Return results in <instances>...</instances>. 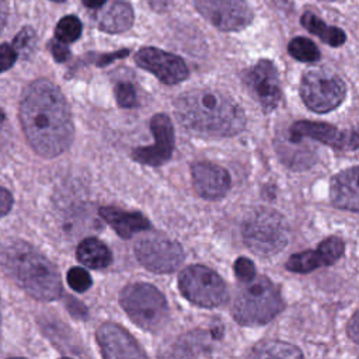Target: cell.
Returning a JSON list of instances; mask_svg holds the SVG:
<instances>
[{
  "label": "cell",
  "instance_id": "4",
  "mask_svg": "<svg viewBox=\"0 0 359 359\" xmlns=\"http://www.w3.org/2000/svg\"><path fill=\"white\" fill-rule=\"evenodd\" d=\"M231 303L234 320L243 325H262L283 310L279 287L266 276L243 282Z\"/></svg>",
  "mask_w": 359,
  "mask_h": 359
},
{
  "label": "cell",
  "instance_id": "40",
  "mask_svg": "<svg viewBox=\"0 0 359 359\" xmlns=\"http://www.w3.org/2000/svg\"><path fill=\"white\" fill-rule=\"evenodd\" d=\"M4 119H6V116H4V112L0 109V128H1V125H3V122H4Z\"/></svg>",
  "mask_w": 359,
  "mask_h": 359
},
{
  "label": "cell",
  "instance_id": "20",
  "mask_svg": "<svg viewBox=\"0 0 359 359\" xmlns=\"http://www.w3.org/2000/svg\"><path fill=\"white\" fill-rule=\"evenodd\" d=\"M133 24V11L128 3L115 1L100 17L98 27L105 32H122Z\"/></svg>",
  "mask_w": 359,
  "mask_h": 359
},
{
  "label": "cell",
  "instance_id": "17",
  "mask_svg": "<svg viewBox=\"0 0 359 359\" xmlns=\"http://www.w3.org/2000/svg\"><path fill=\"white\" fill-rule=\"evenodd\" d=\"M331 202L335 208L359 212L358 167H351L334 175L330 187Z\"/></svg>",
  "mask_w": 359,
  "mask_h": 359
},
{
  "label": "cell",
  "instance_id": "26",
  "mask_svg": "<svg viewBox=\"0 0 359 359\" xmlns=\"http://www.w3.org/2000/svg\"><path fill=\"white\" fill-rule=\"evenodd\" d=\"M344 250H345L344 241L337 236H331L324 241H321L316 251L323 265H332L341 258V255L344 254Z\"/></svg>",
  "mask_w": 359,
  "mask_h": 359
},
{
  "label": "cell",
  "instance_id": "11",
  "mask_svg": "<svg viewBox=\"0 0 359 359\" xmlns=\"http://www.w3.org/2000/svg\"><path fill=\"white\" fill-rule=\"evenodd\" d=\"M199 13L223 31H238L252 20L245 0H195Z\"/></svg>",
  "mask_w": 359,
  "mask_h": 359
},
{
  "label": "cell",
  "instance_id": "1",
  "mask_svg": "<svg viewBox=\"0 0 359 359\" xmlns=\"http://www.w3.org/2000/svg\"><path fill=\"white\" fill-rule=\"evenodd\" d=\"M20 121L31 147L42 157H56L73 142L70 108L59 87L49 80H35L25 88Z\"/></svg>",
  "mask_w": 359,
  "mask_h": 359
},
{
  "label": "cell",
  "instance_id": "30",
  "mask_svg": "<svg viewBox=\"0 0 359 359\" xmlns=\"http://www.w3.org/2000/svg\"><path fill=\"white\" fill-rule=\"evenodd\" d=\"M34 42H35V32L31 29V28H24L22 31L18 32V35L14 38V49L18 55L20 53H24L27 55L32 46H34Z\"/></svg>",
  "mask_w": 359,
  "mask_h": 359
},
{
  "label": "cell",
  "instance_id": "22",
  "mask_svg": "<svg viewBox=\"0 0 359 359\" xmlns=\"http://www.w3.org/2000/svg\"><path fill=\"white\" fill-rule=\"evenodd\" d=\"M212 337H220L219 334L216 335L215 331L213 332H205V331H198V332H191L188 335H185L182 338L181 342H178V346L175 348L177 352L174 353L175 356H178V353L182 349H187L181 353V356H196V355H208L210 345H209V339Z\"/></svg>",
  "mask_w": 359,
  "mask_h": 359
},
{
  "label": "cell",
  "instance_id": "18",
  "mask_svg": "<svg viewBox=\"0 0 359 359\" xmlns=\"http://www.w3.org/2000/svg\"><path fill=\"white\" fill-rule=\"evenodd\" d=\"M100 215L122 238H130L133 234L150 227L149 220L140 212H128L112 206H104L100 209Z\"/></svg>",
  "mask_w": 359,
  "mask_h": 359
},
{
  "label": "cell",
  "instance_id": "37",
  "mask_svg": "<svg viewBox=\"0 0 359 359\" xmlns=\"http://www.w3.org/2000/svg\"><path fill=\"white\" fill-rule=\"evenodd\" d=\"M348 331H351V338L355 342H358V314L356 313L352 316V320L348 325Z\"/></svg>",
  "mask_w": 359,
  "mask_h": 359
},
{
  "label": "cell",
  "instance_id": "28",
  "mask_svg": "<svg viewBox=\"0 0 359 359\" xmlns=\"http://www.w3.org/2000/svg\"><path fill=\"white\" fill-rule=\"evenodd\" d=\"M67 283L73 290L83 293L91 287L93 280L86 269L80 266H73L67 272Z\"/></svg>",
  "mask_w": 359,
  "mask_h": 359
},
{
  "label": "cell",
  "instance_id": "34",
  "mask_svg": "<svg viewBox=\"0 0 359 359\" xmlns=\"http://www.w3.org/2000/svg\"><path fill=\"white\" fill-rule=\"evenodd\" d=\"M13 195L3 187H0V217L7 215L13 206Z\"/></svg>",
  "mask_w": 359,
  "mask_h": 359
},
{
  "label": "cell",
  "instance_id": "32",
  "mask_svg": "<svg viewBox=\"0 0 359 359\" xmlns=\"http://www.w3.org/2000/svg\"><path fill=\"white\" fill-rule=\"evenodd\" d=\"M17 60L15 49L8 43L0 45V73L8 70Z\"/></svg>",
  "mask_w": 359,
  "mask_h": 359
},
{
  "label": "cell",
  "instance_id": "13",
  "mask_svg": "<svg viewBox=\"0 0 359 359\" xmlns=\"http://www.w3.org/2000/svg\"><path fill=\"white\" fill-rule=\"evenodd\" d=\"M135 60L142 69L168 86L178 84L188 77V67L181 57L157 48H142Z\"/></svg>",
  "mask_w": 359,
  "mask_h": 359
},
{
  "label": "cell",
  "instance_id": "2",
  "mask_svg": "<svg viewBox=\"0 0 359 359\" xmlns=\"http://www.w3.org/2000/svg\"><path fill=\"white\" fill-rule=\"evenodd\" d=\"M177 119L189 130L209 136H233L245 128L238 102L216 90H194L174 102Z\"/></svg>",
  "mask_w": 359,
  "mask_h": 359
},
{
  "label": "cell",
  "instance_id": "5",
  "mask_svg": "<svg viewBox=\"0 0 359 359\" xmlns=\"http://www.w3.org/2000/svg\"><path fill=\"white\" fill-rule=\"evenodd\" d=\"M243 238L254 254L271 257L286 247L289 226L279 212L261 206L251 210L245 217Z\"/></svg>",
  "mask_w": 359,
  "mask_h": 359
},
{
  "label": "cell",
  "instance_id": "36",
  "mask_svg": "<svg viewBox=\"0 0 359 359\" xmlns=\"http://www.w3.org/2000/svg\"><path fill=\"white\" fill-rule=\"evenodd\" d=\"M69 302L70 303H67L66 306L69 307V310L72 311V314L73 316H79V317H86V307L80 303V302H77V300H74V299H69Z\"/></svg>",
  "mask_w": 359,
  "mask_h": 359
},
{
  "label": "cell",
  "instance_id": "24",
  "mask_svg": "<svg viewBox=\"0 0 359 359\" xmlns=\"http://www.w3.org/2000/svg\"><path fill=\"white\" fill-rule=\"evenodd\" d=\"M321 265L323 264H321V259H320L317 251H313V250H307V251L293 254L286 262V268L289 271L297 272V273L311 272V271L317 269Z\"/></svg>",
  "mask_w": 359,
  "mask_h": 359
},
{
  "label": "cell",
  "instance_id": "15",
  "mask_svg": "<svg viewBox=\"0 0 359 359\" xmlns=\"http://www.w3.org/2000/svg\"><path fill=\"white\" fill-rule=\"evenodd\" d=\"M290 136L293 137H310L324 144L337 149L355 150L358 147V135L355 130L345 132L338 128L324 123V122H311V121H299L290 126Z\"/></svg>",
  "mask_w": 359,
  "mask_h": 359
},
{
  "label": "cell",
  "instance_id": "29",
  "mask_svg": "<svg viewBox=\"0 0 359 359\" xmlns=\"http://www.w3.org/2000/svg\"><path fill=\"white\" fill-rule=\"evenodd\" d=\"M115 97H116L119 107H122V108H132L136 105V90L128 81H122V83L116 84Z\"/></svg>",
  "mask_w": 359,
  "mask_h": 359
},
{
  "label": "cell",
  "instance_id": "39",
  "mask_svg": "<svg viewBox=\"0 0 359 359\" xmlns=\"http://www.w3.org/2000/svg\"><path fill=\"white\" fill-rule=\"evenodd\" d=\"M105 1H107V0H83L84 6L88 7V8H98V7L104 6Z\"/></svg>",
  "mask_w": 359,
  "mask_h": 359
},
{
  "label": "cell",
  "instance_id": "8",
  "mask_svg": "<svg viewBox=\"0 0 359 359\" xmlns=\"http://www.w3.org/2000/svg\"><path fill=\"white\" fill-rule=\"evenodd\" d=\"M300 95L307 108L324 114L335 109L344 101L346 87L335 73L325 69H311L302 79Z\"/></svg>",
  "mask_w": 359,
  "mask_h": 359
},
{
  "label": "cell",
  "instance_id": "9",
  "mask_svg": "<svg viewBox=\"0 0 359 359\" xmlns=\"http://www.w3.org/2000/svg\"><path fill=\"white\" fill-rule=\"evenodd\" d=\"M135 254L146 269L157 273L172 272L184 261L181 245L161 236L140 238L135 244Z\"/></svg>",
  "mask_w": 359,
  "mask_h": 359
},
{
  "label": "cell",
  "instance_id": "7",
  "mask_svg": "<svg viewBox=\"0 0 359 359\" xmlns=\"http://www.w3.org/2000/svg\"><path fill=\"white\" fill-rule=\"evenodd\" d=\"M178 287L185 299L202 307H217L229 299L224 280L215 271L203 265L185 268L180 273Z\"/></svg>",
  "mask_w": 359,
  "mask_h": 359
},
{
  "label": "cell",
  "instance_id": "23",
  "mask_svg": "<svg viewBox=\"0 0 359 359\" xmlns=\"http://www.w3.org/2000/svg\"><path fill=\"white\" fill-rule=\"evenodd\" d=\"M250 355L257 358H287V359L303 356V353L296 346L282 341H265L257 345Z\"/></svg>",
  "mask_w": 359,
  "mask_h": 359
},
{
  "label": "cell",
  "instance_id": "21",
  "mask_svg": "<svg viewBox=\"0 0 359 359\" xmlns=\"http://www.w3.org/2000/svg\"><path fill=\"white\" fill-rule=\"evenodd\" d=\"M300 21H302V25L307 31L317 35L318 38H321V41L327 42L331 46H341L346 39L345 32L341 28L325 25V22L323 20H320L316 14H313L310 11L304 13L302 15Z\"/></svg>",
  "mask_w": 359,
  "mask_h": 359
},
{
  "label": "cell",
  "instance_id": "25",
  "mask_svg": "<svg viewBox=\"0 0 359 359\" xmlns=\"http://www.w3.org/2000/svg\"><path fill=\"white\" fill-rule=\"evenodd\" d=\"M289 53L300 62H316L320 59V50L313 41L304 36H296L289 42Z\"/></svg>",
  "mask_w": 359,
  "mask_h": 359
},
{
  "label": "cell",
  "instance_id": "14",
  "mask_svg": "<svg viewBox=\"0 0 359 359\" xmlns=\"http://www.w3.org/2000/svg\"><path fill=\"white\" fill-rule=\"evenodd\" d=\"M97 342L107 359L146 358V353L128 331L114 323H104L97 328Z\"/></svg>",
  "mask_w": 359,
  "mask_h": 359
},
{
  "label": "cell",
  "instance_id": "35",
  "mask_svg": "<svg viewBox=\"0 0 359 359\" xmlns=\"http://www.w3.org/2000/svg\"><path fill=\"white\" fill-rule=\"evenodd\" d=\"M128 53H129V50H128V49H122V50H118V52H115V53L102 55V56L97 60V65H98V66H105V65L111 63V62H112V60H115V59L125 57Z\"/></svg>",
  "mask_w": 359,
  "mask_h": 359
},
{
  "label": "cell",
  "instance_id": "38",
  "mask_svg": "<svg viewBox=\"0 0 359 359\" xmlns=\"http://www.w3.org/2000/svg\"><path fill=\"white\" fill-rule=\"evenodd\" d=\"M7 21V3L6 0H0V32L3 31Z\"/></svg>",
  "mask_w": 359,
  "mask_h": 359
},
{
  "label": "cell",
  "instance_id": "33",
  "mask_svg": "<svg viewBox=\"0 0 359 359\" xmlns=\"http://www.w3.org/2000/svg\"><path fill=\"white\" fill-rule=\"evenodd\" d=\"M50 52L55 57L56 62H66L70 56V50L69 48L66 46L65 42H60V41H52L50 42Z\"/></svg>",
  "mask_w": 359,
  "mask_h": 359
},
{
  "label": "cell",
  "instance_id": "41",
  "mask_svg": "<svg viewBox=\"0 0 359 359\" xmlns=\"http://www.w3.org/2000/svg\"><path fill=\"white\" fill-rule=\"evenodd\" d=\"M52 1H65V0H52Z\"/></svg>",
  "mask_w": 359,
  "mask_h": 359
},
{
  "label": "cell",
  "instance_id": "16",
  "mask_svg": "<svg viewBox=\"0 0 359 359\" xmlns=\"http://www.w3.org/2000/svg\"><path fill=\"white\" fill-rule=\"evenodd\" d=\"M194 187L198 194L205 199H220L223 198L231 184L229 172L210 161H199L192 165Z\"/></svg>",
  "mask_w": 359,
  "mask_h": 359
},
{
  "label": "cell",
  "instance_id": "10",
  "mask_svg": "<svg viewBox=\"0 0 359 359\" xmlns=\"http://www.w3.org/2000/svg\"><path fill=\"white\" fill-rule=\"evenodd\" d=\"M243 81L265 112L273 111L282 97L279 74L271 60L262 59L243 74Z\"/></svg>",
  "mask_w": 359,
  "mask_h": 359
},
{
  "label": "cell",
  "instance_id": "19",
  "mask_svg": "<svg viewBox=\"0 0 359 359\" xmlns=\"http://www.w3.org/2000/svg\"><path fill=\"white\" fill-rule=\"evenodd\" d=\"M76 254L83 265L90 266L93 269L107 268L112 261V254L109 248L102 241L94 237L84 238L79 244Z\"/></svg>",
  "mask_w": 359,
  "mask_h": 359
},
{
  "label": "cell",
  "instance_id": "12",
  "mask_svg": "<svg viewBox=\"0 0 359 359\" xmlns=\"http://www.w3.org/2000/svg\"><path fill=\"white\" fill-rule=\"evenodd\" d=\"M150 130L154 136L153 144L135 149L132 158L140 164L158 167L167 163L172 154L174 128L165 114H156L150 121Z\"/></svg>",
  "mask_w": 359,
  "mask_h": 359
},
{
  "label": "cell",
  "instance_id": "3",
  "mask_svg": "<svg viewBox=\"0 0 359 359\" xmlns=\"http://www.w3.org/2000/svg\"><path fill=\"white\" fill-rule=\"evenodd\" d=\"M0 265L20 287L38 300H55L62 294L55 265L24 240L8 238L0 244Z\"/></svg>",
  "mask_w": 359,
  "mask_h": 359
},
{
  "label": "cell",
  "instance_id": "6",
  "mask_svg": "<svg viewBox=\"0 0 359 359\" xmlns=\"http://www.w3.org/2000/svg\"><path fill=\"white\" fill-rule=\"evenodd\" d=\"M119 303L133 323L146 331H158L168 318V306L164 294L153 285L135 282L125 286Z\"/></svg>",
  "mask_w": 359,
  "mask_h": 359
},
{
  "label": "cell",
  "instance_id": "42",
  "mask_svg": "<svg viewBox=\"0 0 359 359\" xmlns=\"http://www.w3.org/2000/svg\"><path fill=\"white\" fill-rule=\"evenodd\" d=\"M327 1H339V0H327Z\"/></svg>",
  "mask_w": 359,
  "mask_h": 359
},
{
  "label": "cell",
  "instance_id": "31",
  "mask_svg": "<svg viewBox=\"0 0 359 359\" xmlns=\"http://www.w3.org/2000/svg\"><path fill=\"white\" fill-rule=\"evenodd\" d=\"M234 273L241 282H247L255 276V266L251 259L240 257L234 262Z\"/></svg>",
  "mask_w": 359,
  "mask_h": 359
},
{
  "label": "cell",
  "instance_id": "27",
  "mask_svg": "<svg viewBox=\"0 0 359 359\" xmlns=\"http://www.w3.org/2000/svg\"><path fill=\"white\" fill-rule=\"evenodd\" d=\"M80 35H81V22L74 15L63 17L57 22L56 29H55L56 39L60 42H65V43L74 42L76 39H79Z\"/></svg>",
  "mask_w": 359,
  "mask_h": 359
}]
</instances>
